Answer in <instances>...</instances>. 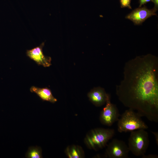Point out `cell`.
<instances>
[{
    "mask_svg": "<svg viewBox=\"0 0 158 158\" xmlns=\"http://www.w3.org/2000/svg\"><path fill=\"white\" fill-rule=\"evenodd\" d=\"M123 75L116 88L119 100L141 117L158 122V58L150 54L137 56L125 63Z\"/></svg>",
    "mask_w": 158,
    "mask_h": 158,
    "instance_id": "cell-1",
    "label": "cell"
},
{
    "mask_svg": "<svg viewBox=\"0 0 158 158\" xmlns=\"http://www.w3.org/2000/svg\"><path fill=\"white\" fill-rule=\"evenodd\" d=\"M113 129L97 128L91 130L86 135L84 142L88 148L97 151L105 147L114 136Z\"/></svg>",
    "mask_w": 158,
    "mask_h": 158,
    "instance_id": "cell-2",
    "label": "cell"
},
{
    "mask_svg": "<svg viewBox=\"0 0 158 158\" xmlns=\"http://www.w3.org/2000/svg\"><path fill=\"white\" fill-rule=\"evenodd\" d=\"M141 116L132 109L126 110L118 121L117 129L119 132H131L139 129H147L148 127Z\"/></svg>",
    "mask_w": 158,
    "mask_h": 158,
    "instance_id": "cell-3",
    "label": "cell"
},
{
    "mask_svg": "<svg viewBox=\"0 0 158 158\" xmlns=\"http://www.w3.org/2000/svg\"><path fill=\"white\" fill-rule=\"evenodd\" d=\"M149 144L148 134L145 130L141 129L131 132L128 147L130 151L134 155L140 156L145 154Z\"/></svg>",
    "mask_w": 158,
    "mask_h": 158,
    "instance_id": "cell-4",
    "label": "cell"
},
{
    "mask_svg": "<svg viewBox=\"0 0 158 158\" xmlns=\"http://www.w3.org/2000/svg\"><path fill=\"white\" fill-rule=\"evenodd\" d=\"M120 116L116 105L111 103L110 95L108 94L105 106L101 111L99 120L103 125L110 126L118 121Z\"/></svg>",
    "mask_w": 158,
    "mask_h": 158,
    "instance_id": "cell-5",
    "label": "cell"
},
{
    "mask_svg": "<svg viewBox=\"0 0 158 158\" xmlns=\"http://www.w3.org/2000/svg\"><path fill=\"white\" fill-rule=\"evenodd\" d=\"M105 157L109 158H126L130 151L128 146L123 141L114 139L107 144Z\"/></svg>",
    "mask_w": 158,
    "mask_h": 158,
    "instance_id": "cell-6",
    "label": "cell"
},
{
    "mask_svg": "<svg viewBox=\"0 0 158 158\" xmlns=\"http://www.w3.org/2000/svg\"><path fill=\"white\" fill-rule=\"evenodd\" d=\"M44 43L43 42L39 46L30 50H28L26 52L27 56L35 61L39 66H42L44 67H49L51 65V58L50 57L44 55L43 48Z\"/></svg>",
    "mask_w": 158,
    "mask_h": 158,
    "instance_id": "cell-7",
    "label": "cell"
},
{
    "mask_svg": "<svg viewBox=\"0 0 158 158\" xmlns=\"http://www.w3.org/2000/svg\"><path fill=\"white\" fill-rule=\"evenodd\" d=\"M157 10L154 8L150 9L145 6L140 7L127 15L126 18L132 21L135 25H140L147 19L152 16L156 15Z\"/></svg>",
    "mask_w": 158,
    "mask_h": 158,
    "instance_id": "cell-8",
    "label": "cell"
},
{
    "mask_svg": "<svg viewBox=\"0 0 158 158\" xmlns=\"http://www.w3.org/2000/svg\"><path fill=\"white\" fill-rule=\"evenodd\" d=\"M104 89L99 87H95L88 93L90 101L95 106L100 107L105 104L108 95Z\"/></svg>",
    "mask_w": 158,
    "mask_h": 158,
    "instance_id": "cell-9",
    "label": "cell"
},
{
    "mask_svg": "<svg viewBox=\"0 0 158 158\" xmlns=\"http://www.w3.org/2000/svg\"><path fill=\"white\" fill-rule=\"evenodd\" d=\"M32 92L36 93L43 101L54 103L57 101L52 94L51 90L49 88H40L35 86H32L30 89Z\"/></svg>",
    "mask_w": 158,
    "mask_h": 158,
    "instance_id": "cell-10",
    "label": "cell"
},
{
    "mask_svg": "<svg viewBox=\"0 0 158 158\" xmlns=\"http://www.w3.org/2000/svg\"><path fill=\"white\" fill-rule=\"evenodd\" d=\"M65 153L69 158H82L84 157V151L80 146L78 145H71L67 147Z\"/></svg>",
    "mask_w": 158,
    "mask_h": 158,
    "instance_id": "cell-11",
    "label": "cell"
},
{
    "mask_svg": "<svg viewBox=\"0 0 158 158\" xmlns=\"http://www.w3.org/2000/svg\"><path fill=\"white\" fill-rule=\"evenodd\" d=\"M25 157L27 158H42L41 148L37 146L30 147L26 154Z\"/></svg>",
    "mask_w": 158,
    "mask_h": 158,
    "instance_id": "cell-12",
    "label": "cell"
},
{
    "mask_svg": "<svg viewBox=\"0 0 158 158\" xmlns=\"http://www.w3.org/2000/svg\"><path fill=\"white\" fill-rule=\"evenodd\" d=\"M131 1V0H120L121 7H126L131 9L132 7L130 4Z\"/></svg>",
    "mask_w": 158,
    "mask_h": 158,
    "instance_id": "cell-13",
    "label": "cell"
},
{
    "mask_svg": "<svg viewBox=\"0 0 158 158\" xmlns=\"http://www.w3.org/2000/svg\"><path fill=\"white\" fill-rule=\"evenodd\" d=\"M142 158H157L158 156L157 155L154 154H149L148 155H145V154L141 156Z\"/></svg>",
    "mask_w": 158,
    "mask_h": 158,
    "instance_id": "cell-14",
    "label": "cell"
},
{
    "mask_svg": "<svg viewBox=\"0 0 158 158\" xmlns=\"http://www.w3.org/2000/svg\"><path fill=\"white\" fill-rule=\"evenodd\" d=\"M153 134L157 145H158V132L151 131Z\"/></svg>",
    "mask_w": 158,
    "mask_h": 158,
    "instance_id": "cell-15",
    "label": "cell"
},
{
    "mask_svg": "<svg viewBox=\"0 0 158 158\" xmlns=\"http://www.w3.org/2000/svg\"><path fill=\"white\" fill-rule=\"evenodd\" d=\"M152 0H139V7H141L142 5L151 1Z\"/></svg>",
    "mask_w": 158,
    "mask_h": 158,
    "instance_id": "cell-16",
    "label": "cell"
},
{
    "mask_svg": "<svg viewBox=\"0 0 158 158\" xmlns=\"http://www.w3.org/2000/svg\"><path fill=\"white\" fill-rule=\"evenodd\" d=\"M151 1L153 2L154 4V8L157 10L158 7V0H152Z\"/></svg>",
    "mask_w": 158,
    "mask_h": 158,
    "instance_id": "cell-17",
    "label": "cell"
}]
</instances>
